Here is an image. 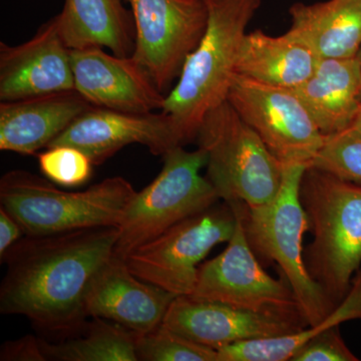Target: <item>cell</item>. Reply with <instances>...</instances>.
<instances>
[{
	"label": "cell",
	"instance_id": "6da1fadb",
	"mask_svg": "<svg viewBox=\"0 0 361 361\" xmlns=\"http://www.w3.org/2000/svg\"><path fill=\"white\" fill-rule=\"evenodd\" d=\"M118 227L25 235L1 259L0 312L39 329L68 332L84 324L92 284L115 254Z\"/></svg>",
	"mask_w": 361,
	"mask_h": 361
},
{
	"label": "cell",
	"instance_id": "7a4b0ae2",
	"mask_svg": "<svg viewBox=\"0 0 361 361\" xmlns=\"http://www.w3.org/2000/svg\"><path fill=\"white\" fill-rule=\"evenodd\" d=\"M262 1L205 0L206 32L161 110L172 118L183 146L196 140L207 114L227 101L247 26Z\"/></svg>",
	"mask_w": 361,
	"mask_h": 361
},
{
	"label": "cell",
	"instance_id": "3957f363",
	"mask_svg": "<svg viewBox=\"0 0 361 361\" xmlns=\"http://www.w3.org/2000/svg\"><path fill=\"white\" fill-rule=\"evenodd\" d=\"M299 198L313 233L306 267L337 306L361 265V186L308 166Z\"/></svg>",
	"mask_w": 361,
	"mask_h": 361
},
{
	"label": "cell",
	"instance_id": "277c9868",
	"mask_svg": "<svg viewBox=\"0 0 361 361\" xmlns=\"http://www.w3.org/2000/svg\"><path fill=\"white\" fill-rule=\"evenodd\" d=\"M135 190L129 180L113 177L80 192L59 189L23 170L0 180V204L20 223L25 235H44L121 225Z\"/></svg>",
	"mask_w": 361,
	"mask_h": 361
},
{
	"label": "cell",
	"instance_id": "5b68a950",
	"mask_svg": "<svg viewBox=\"0 0 361 361\" xmlns=\"http://www.w3.org/2000/svg\"><path fill=\"white\" fill-rule=\"evenodd\" d=\"M307 167L303 164L284 165L279 192L266 205L250 208L239 202L230 205L241 214L253 251L279 265L304 320L308 326H314L336 305L311 277L304 261V234L310 229L299 188Z\"/></svg>",
	"mask_w": 361,
	"mask_h": 361
},
{
	"label": "cell",
	"instance_id": "8992f818",
	"mask_svg": "<svg viewBox=\"0 0 361 361\" xmlns=\"http://www.w3.org/2000/svg\"><path fill=\"white\" fill-rule=\"evenodd\" d=\"M195 141L208 157L207 178L226 203L254 208L274 200L284 165L229 102L207 114Z\"/></svg>",
	"mask_w": 361,
	"mask_h": 361
},
{
	"label": "cell",
	"instance_id": "52a82bcc",
	"mask_svg": "<svg viewBox=\"0 0 361 361\" xmlns=\"http://www.w3.org/2000/svg\"><path fill=\"white\" fill-rule=\"evenodd\" d=\"M163 160L156 179L135 193L126 211L118 226L116 257L125 260L137 247L220 200L210 180L200 173L208 161L204 149L189 152L177 146Z\"/></svg>",
	"mask_w": 361,
	"mask_h": 361
},
{
	"label": "cell",
	"instance_id": "ba28073f",
	"mask_svg": "<svg viewBox=\"0 0 361 361\" xmlns=\"http://www.w3.org/2000/svg\"><path fill=\"white\" fill-rule=\"evenodd\" d=\"M237 214L230 204L210 208L180 221L125 258L130 272L175 296L193 293L199 263L218 244L232 238Z\"/></svg>",
	"mask_w": 361,
	"mask_h": 361
},
{
	"label": "cell",
	"instance_id": "9c48e42d",
	"mask_svg": "<svg viewBox=\"0 0 361 361\" xmlns=\"http://www.w3.org/2000/svg\"><path fill=\"white\" fill-rule=\"evenodd\" d=\"M134 16L132 58L158 90L169 94L208 25L205 0H123Z\"/></svg>",
	"mask_w": 361,
	"mask_h": 361
},
{
	"label": "cell",
	"instance_id": "30bf717a",
	"mask_svg": "<svg viewBox=\"0 0 361 361\" xmlns=\"http://www.w3.org/2000/svg\"><path fill=\"white\" fill-rule=\"evenodd\" d=\"M227 101L283 165H311L326 137L290 89L235 75Z\"/></svg>",
	"mask_w": 361,
	"mask_h": 361
},
{
	"label": "cell",
	"instance_id": "8fae6325",
	"mask_svg": "<svg viewBox=\"0 0 361 361\" xmlns=\"http://www.w3.org/2000/svg\"><path fill=\"white\" fill-rule=\"evenodd\" d=\"M232 208L237 214L234 234L222 253L199 268L189 296L242 310L301 315L288 282L275 279L263 269L247 239L241 214Z\"/></svg>",
	"mask_w": 361,
	"mask_h": 361
},
{
	"label": "cell",
	"instance_id": "7c38bea8",
	"mask_svg": "<svg viewBox=\"0 0 361 361\" xmlns=\"http://www.w3.org/2000/svg\"><path fill=\"white\" fill-rule=\"evenodd\" d=\"M161 324L217 351L239 342L287 336L308 326L299 314L242 310L191 296L176 297Z\"/></svg>",
	"mask_w": 361,
	"mask_h": 361
},
{
	"label": "cell",
	"instance_id": "4fadbf2b",
	"mask_svg": "<svg viewBox=\"0 0 361 361\" xmlns=\"http://www.w3.org/2000/svg\"><path fill=\"white\" fill-rule=\"evenodd\" d=\"M132 144L142 145L153 155L161 157L171 149L183 146L172 118L161 111L141 115L92 106L49 148L61 145L75 147L99 166Z\"/></svg>",
	"mask_w": 361,
	"mask_h": 361
},
{
	"label": "cell",
	"instance_id": "5bb4252c",
	"mask_svg": "<svg viewBox=\"0 0 361 361\" xmlns=\"http://www.w3.org/2000/svg\"><path fill=\"white\" fill-rule=\"evenodd\" d=\"M75 90L71 49L56 16L25 44L0 42V101L14 102Z\"/></svg>",
	"mask_w": 361,
	"mask_h": 361
},
{
	"label": "cell",
	"instance_id": "9a60e30c",
	"mask_svg": "<svg viewBox=\"0 0 361 361\" xmlns=\"http://www.w3.org/2000/svg\"><path fill=\"white\" fill-rule=\"evenodd\" d=\"M71 61L75 89L92 106L141 115L163 109L166 94L132 56L92 47L71 49Z\"/></svg>",
	"mask_w": 361,
	"mask_h": 361
},
{
	"label": "cell",
	"instance_id": "2e32d148",
	"mask_svg": "<svg viewBox=\"0 0 361 361\" xmlns=\"http://www.w3.org/2000/svg\"><path fill=\"white\" fill-rule=\"evenodd\" d=\"M174 294L135 276L123 259H111L92 284L85 304L87 317L103 318L137 334L163 323Z\"/></svg>",
	"mask_w": 361,
	"mask_h": 361
},
{
	"label": "cell",
	"instance_id": "e0dca14e",
	"mask_svg": "<svg viewBox=\"0 0 361 361\" xmlns=\"http://www.w3.org/2000/svg\"><path fill=\"white\" fill-rule=\"evenodd\" d=\"M92 104L77 90L49 96L1 102L0 149L35 155L47 149Z\"/></svg>",
	"mask_w": 361,
	"mask_h": 361
},
{
	"label": "cell",
	"instance_id": "ac0fdd59",
	"mask_svg": "<svg viewBox=\"0 0 361 361\" xmlns=\"http://www.w3.org/2000/svg\"><path fill=\"white\" fill-rule=\"evenodd\" d=\"M325 137L348 129L361 106V68L353 59H319L314 71L292 90Z\"/></svg>",
	"mask_w": 361,
	"mask_h": 361
},
{
	"label": "cell",
	"instance_id": "d6986e66",
	"mask_svg": "<svg viewBox=\"0 0 361 361\" xmlns=\"http://www.w3.org/2000/svg\"><path fill=\"white\" fill-rule=\"evenodd\" d=\"M318 56L294 30L278 37L262 30L246 33L236 63V73L262 82L293 90L311 77Z\"/></svg>",
	"mask_w": 361,
	"mask_h": 361
},
{
	"label": "cell",
	"instance_id": "ffe728a7",
	"mask_svg": "<svg viewBox=\"0 0 361 361\" xmlns=\"http://www.w3.org/2000/svg\"><path fill=\"white\" fill-rule=\"evenodd\" d=\"M56 18L71 49L106 47L121 58L134 54V16L123 0H66Z\"/></svg>",
	"mask_w": 361,
	"mask_h": 361
},
{
	"label": "cell",
	"instance_id": "44dd1931",
	"mask_svg": "<svg viewBox=\"0 0 361 361\" xmlns=\"http://www.w3.org/2000/svg\"><path fill=\"white\" fill-rule=\"evenodd\" d=\"M290 30L298 33L318 59H353L361 49V0L298 2L289 9Z\"/></svg>",
	"mask_w": 361,
	"mask_h": 361
},
{
	"label": "cell",
	"instance_id": "7402d4cb",
	"mask_svg": "<svg viewBox=\"0 0 361 361\" xmlns=\"http://www.w3.org/2000/svg\"><path fill=\"white\" fill-rule=\"evenodd\" d=\"M349 320H361V268L353 276L350 288L341 302L318 324L287 336L225 346L218 350L217 361H290L313 336Z\"/></svg>",
	"mask_w": 361,
	"mask_h": 361
},
{
	"label": "cell",
	"instance_id": "603a6c76",
	"mask_svg": "<svg viewBox=\"0 0 361 361\" xmlns=\"http://www.w3.org/2000/svg\"><path fill=\"white\" fill-rule=\"evenodd\" d=\"M137 334L94 318L82 336L59 343L42 341L47 360L56 361H137Z\"/></svg>",
	"mask_w": 361,
	"mask_h": 361
},
{
	"label": "cell",
	"instance_id": "cb8c5ba5",
	"mask_svg": "<svg viewBox=\"0 0 361 361\" xmlns=\"http://www.w3.org/2000/svg\"><path fill=\"white\" fill-rule=\"evenodd\" d=\"M135 351L142 361H217L216 349L197 343L161 324L137 334Z\"/></svg>",
	"mask_w": 361,
	"mask_h": 361
},
{
	"label": "cell",
	"instance_id": "d4e9b609",
	"mask_svg": "<svg viewBox=\"0 0 361 361\" xmlns=\"http://www.w3.org/2000/svg\"><path fill=\"white\" fill-rule=\"evenodd\" d=\"M40 171L54 184L78 187L92 174L94 164L84 152L75 147L54 146L37 156Z\"/></svg>",
	"mask_w": 361,
	"mask_h": 361
},
{
	"label": "cell",
	"instance_id": "484cf974",
	"mask_svg": "<svg viewBox=\"0 0 361 361\" xmlns=\"http://www.w3.org/2000/svg\"><path fill=\"white\" fill-rule=\"evenodd\" d=\"M310 166L361 186V139L343 133L326 137Z\"/></svg>",
	"mask_w": 361,
	"mask_h": 361
},
{
	"label": "cell",
	"instance_id": "4316f807",
	"mask_svg": "<svg viewBox=\"0 0 361 361\" xmlns=\"http://www.w3.org/2000/svg\"><path fill=\"white\" fill-rule=\"evenodd\" d=\"M342 338L339 326L313 336L292 356L290 361H358Z\"/></svg>",
	"mask_w": 361,
	"mask_h": 361
},
{
	"label": "cell",
	"instance_id": "83f0119b",
	"mask_svg": "<svg viewBox=\"0 0 361 361\" xmlns=\"http://www.w3.org/2000/svg\"><path fill=\"white\" fill-rule=\"evenodd\" d=\"M1 361H47L42 350V339L25 336L16 341L2 344L0 350Z\"/></svg>",
	"mask_w": 361,
	"mask_h": 361
},
{
	"label": "cell",
	"instance_id": "f1b7e54d",
	"mask_svg": "<svg viewBox=\"0 0 361 361\" xmlns=\"http://www.w3.org/2000/svg\"><path fill=\"white\" fill-rule=\"evenodd\" d=\"M25 234L23 228L4 207L0 206V258Z\"/></svg>",
	"mask_w": 361,
	"mask_h": 361
},
{
	"label": "cell",
	"instance_id": "f546056e",
	"mask_svg": "<svg viewBox=\"0 0 361 361\" xmlns=\"http://www.w3.org/2000/svg\"><path fill=\"white\" fill-rule=\"evenodd\" d=\"M343 134L353 135V137L361 139V106L358 113L356 114L355 120H353V123H350L348 129L344 130Z\"/></svg>",
	"mask_w": 361,
	"mask_h": 361
},
{
	"label": "cell",
	"instance_id": "4dcf8cb0",
	"mask_svg": "<svg viewBox=\"0 0 361 361\" xmlns=\"http://www.w3.org/2000/svg\"><path fill=\"white\" fill-rule=\"evenodd\" d=\"M357 59H358V61H360V68H361V49H360V52H358Z\"/></svg>",
	"mask_w": 361,
	"mask_h": 361
}]
</instances>
